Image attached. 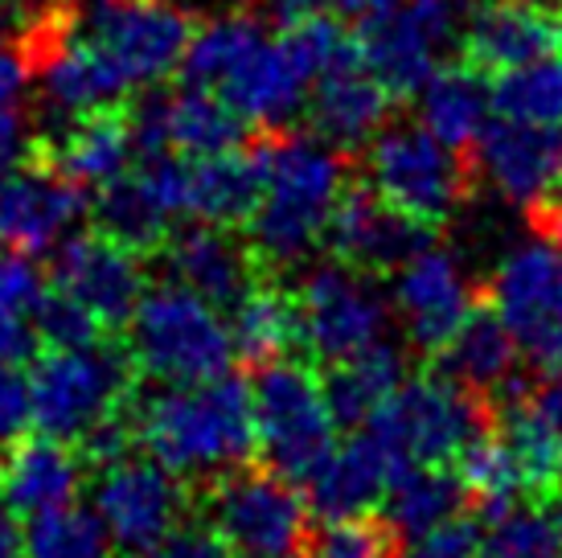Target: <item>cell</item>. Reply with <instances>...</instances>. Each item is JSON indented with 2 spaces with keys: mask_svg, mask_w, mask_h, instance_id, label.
Masks as SVG:
<instances>
[{
  "mask_svg": "<svg viewBox=\"0 0 562 558\" xmlns=\"http://www.w3.org/2000/svg\"><path fill=\"white\" fill-rule=\"evenodd\" d=\"M136 558H238V555L222 543V534L210 522H181L153 550H144Z\"/></svg>",
  "mask_w": 562,
  "mask_h": 558,
  "instance_id": "7bdbcfd3",
  "label": "cell"
},
{
  "mask_svg": "<svg viewBox=\"0 0 562 558\" xmlns=\"http://www.w3.org/2000/svg\"><path fill=\"white\" fill-rule=\"evenodd\" d=\"M132 432L140 448L177 477L214 481L247 465L255 451L250 387L235 373L181 382L132 403Z\"/></svg>",
  "mask_w": 562,
  "mask_h": 558,
  "instance_id": "6da1fadb",
  "label": "cell"
},
{
  "mask_svg": "<svg viewBox=\"0 0 562 558\" xmlns=\"http://www.w3.org/2000/svg\"><path fill=\"white\" fill-rule=\"evenodd\" d=\"M21 546H25V534L16 529L13 510L0 505V558H21Z\"/></svg>",
  "mask_w": 562,
  "mask_h": 558,
  "instance_id": "c3c4849f",
  "label": "cell"
},
{
  "mask_svg": "<svg viewBox=\"0 0 562 558\" xmlns=\"http://www.w3.org/2000/svg\"><path fill=\"white\" fill-rule=\"evenodd\" d=\"M517 349L514 333L505 328L493 304H476V309L464 316V325L456 328L448 345L436 354V370L448 373L452 382H460L464 390L481 394V399H505L514 390L526 387V378L517 370Z\"/></svg>",
  "mask_w": 562,
  "mask_h": 558,
  "instance_id": "d4e9b609",
  "label": "cell"
},
{
  "mask_svg": "<svg viewBox=\"0 0 562 558\" xmlns=\"http://www.w3.org/2000/svg\"><path fill=\"white\" fill-rule=\"evenodd\" d=\"M394 558H481V529L469 517H452L411 538V546L394 550Z\"/></svg>",
  "mask_w": 562,
  "mask_h": 558,
  "instance_id": "60d3db41",
  "label": "cell"
},
{
  "mask_svg": "<svg viewBox=\"0 0 562 558\" xmlns=\"http://www.w3.org/2000/svg\"><path fill=\"white\" fill-rule=\"evenodd\" d=\"M127 354L136 361V373L157 378L165 387H181L231 373L235 342L222 309L172 279L144 292L140 309L132 312Z\"/></svg>",
  "mask_w": 562,
  "mask_h": 558,
  "instance_id": "5b68a950",
  "label": "cell"
},
{
  "mask_svg": "<svg viewBox=\"0 0 562 558\" xmlns=\"http://www.w3.org/2000/svg\"><path fill=\"white\" fill-rule=\"evenodd\" d=\"M472 169L484 172L505 202L530 214L562 186V124L497 115L472 144Z\"/></svg>",
  "mask_w": 562,
  "mask_h": 558,
  "instance_id": "2e32d148",
  "label": "cell"
},
{
  "mask_svg": "<svg viewBox=\"0 0 562 558\" xmlns=\"http://www.w3.org/2000/svg\"><path fill=\"white\" fill-rule=\"evenodd\" d=\"M391 304L406 342L419 354L436 357L456 328L464 325V316L476 309V292H472L464 267L456 264L448 250L423 247L419 255H411L398 267Z\"/></svg>",
  "mask_w": 562,
  "mask_h": 558,
  "instance_id": "ffe728a7",
  "label": "cell"
},
{
  "mask_svg": "<svg viewBox=\"0 0 562 558\" xmlns=\"http://www.w3.org/2000/svg\"><path fill=\"white\" fill-rule=\"evenodd\" d=\"M111 534L94 510L63 505L30 517L21 558H111Z\"/></svg>",
  "mask_w": 562,
  "mask_h": 558,
  "instance_id": "e575fe53",
  "label": "cell"
},
{
  "mask_svg": "<svg viewBox=\"0 0 562 558\" xmlns=\"http://www.w3.org/2000/svg\"><path fill=\"white\" fill-rule=\"evenodd\" d=\"M562 49V16L533 0H481L460 33V63L501 78Z\"/></svg>",
  "mask_w": 562,
  "mask_h": 558,
  "instance_id": "d6986e66",
  "label": "cell"
},
{
  "mask_svg": "<svg viewBox=\"0 0 562 558\" xmlns=\"http://www.w3.org/2000/svg\"><path fill=\"white\" fill-rule=\"evenodd\" d=\"M431 238H436L431 226L398 214L366 181H349L345 186L341 202H337V210H333L325 226V247L333 250V259L361 267L370 276L398 271L411 255L431 247Z\"/></svg>",
  "mask_w": 562,
  "mask_h": 558,
  "instance_id": "ac0fdd59",
  "label": "cell"
},
{
  "mask_svg": "<svg viewBox=\"0 0 562 558\" xmlns=\"http://www.w3.org/2000/svg\"><path fill=\"white\" fill-rule=\"evenodd\" d=\"M37 337L49 349H75V345L99 342L103 325L82 309L75 295H66L63 288H49V295L42 300V309H37Z\"/></svg>",
  "mask_w": 562,
  "mask_h": 558,
  "instance_id": "f35d334b",
  "label": "cell"
},
{
  "mask_svg": "<svg viewBox=\"0 0 562 558\" xmlns=\"http://www.w3.org/2000/svg\"><path fill=\"white\" fill-rule=\"evenodd\" d=\"M267 136V181L263 198L247 217V247L259 267H296L325 243V226L345 186L353 181L341 148H328L316 136L263 132Z\"/></svg>",
  "mask_w": 562,
  "mask_h": 558,
  "instance_id": "7a4b0ae2",
  "label": "cell"
},
{
  "mask_svg": "<svg viewBox=\"0 0 562 558\" xmlns=\"http://www.w3.org/2000/svg\"><path fill=\"white\" fill-rule=\"evenodd\" d=\"M33 427L79 448L82 439L111 418L132 411L136 361L127 345L99 337L75 349H49L30 373Z\"/></svg>",
  "mask_w": 562,
  "mask_h": 558,
  "instance_id": "277c9868",
  "label": "cell"
},
{
  "mask_svg": "<svg viewBox=\"0 0 562 558\" xmlns=\"http://www.w3.org/2000/svg\"><path fill=\"white\" fill-rule=\"evenodd\" d=\"M0 30H4V13H0ZM0 46H4V42H0Z\"/></svg>",
  "mask_w": 562,
  "mask_h": 558,
  "instance_id": "f5cc1de1",
  "label": "cell"
},
{
  "mask_svg": "<svg viewBox=\"0 0 562 558\" xmlns=\"http://www.w3.org/2000/svg\"><path fill=\"white\" fill-rule=\"evenodd\" d=\"M547 522H550V529H554V538H559V546H562V484L547 493Z\"/></svg>",
  "mask_w": 562,
  "mask_h": 558,
  "instance_id": "f907efd6",
  "label": "cell"
},
{
  "mask_svg": "<svg viewBox=\"0 0 562 558\" xmlns=\"http://www.w3.org/2000/svg\"><path fill=\"white\" fill-rule=\"evenodd\" d=\"M488 304L514 333L521 357L542 373L562 370V247L530 238L501 259L488 283Z\"/></svg>",
  "mask_w": 562,
  "mask_h": 558,
  "instance_id": "30bf717a",
  "label": "cell"
},
{
  "mask_svg": "<svg viewBox=\"0 0 562 558\" xmlns=\"http://www.w3.org/2000/svg\"><path fill=\"white\" fill-rule=\"evenodd\" d=\"M247 120L205 87H181L165 94V136L181 156H214L247 144Z\"/></svg>",
  "mask_w": 562,
  "mask_h": 558,
  "instance_id": "f546056e",
  "label": "cell"
},
{
  "mask_svg": "<svg viewBox=\"0 0 562 558\" xmlns=\"http://www.w3.org/2000/svg\"><path fill=\"white\" fill-rule=\"evenodd\" d=\"M394 108H398V99L366 70V63H345L325 70L313 82L304 120L313 127V136L325 140L328 148L358 153L386 127Z\"/></svg>",
  "mask_w": 562,
  "mask_h": 558,
  "instance_id": "7402d4cb",
  "label": "cell"
},
{
  "mask_svg": "<svg viewBox=\"0 0 562 558\" xmlns=\"http://www.w3.org/2000/svg\"><path fill=\"white\" fill-rule=\"evenodd\" d=\"M419 99V120L436 140H443L456 153H469L481 127L488 124V108H493V87L481 70L469 63L439 66L436 75L423 82Z\"/></svg>",
  "mask_w": 562,
  "mask_h": 558,
  "instance_id": "83f0119b",
  "label": "cell"
},
{
  "mask_svg": "<svg viewBox=\"0 0 562 558\" xmlns=\"http://www.w3.org/2000/svg\"><path fill=\"white\" fill-rule=\"evenodd\" d=\"M231 342L235 354L263 366L300 345V304L296 292H283L276 283H255L235 309H231Z\"/></svg>",
  "mask_w": 562,
  "mask_h": 558,
  "instance_id": "4dcf8cb0",
  "label": "cell"
},
{
  "mask_svg": "<svg viewBox=\"0 0 562 558\" xmlns=\"http://www.w3.org/2000/svg\"><path fill=\"white\" fill-rule=\"evenodd\" d=\"M493 111L509 120L562 124V58L533 63L493 82Z\"/></svg>",
  "mask_w": 562,
  "mask_h": 558,
  "instance_id": "d590c367",
  "label": "cell"
},
{
  "mask_svg": "<svg viewBox=\"0 0 562 558\" xmlns=\"http://www.w3.org/2000/svg\"><path fill=\"white\" fill-rule=\"evenodd\" d=\"M533 4H542V9H554V13L562 9V0H533Z\"/></svg>",
  "mask_w": 562,
  "mask_h": 558,
  "instance_id": "816d5d0a",
  "label": "cell"
},
{
  "mask_svg": "<svg viewBox=\"0 0 562 558\" xmlns=\"http://www.w3.org/2000/svg\"><path fill=\"white\" fill-rule=\"evenodd\" d=\"M267 136L214 156H186V217L243 226L263 198Z\"/></svg>",
  "mask_w": 562,
  "mask_h": 558,
  "instance_id": "cb8c5ba5",
  "label": "cell"
},
{
  "mask_svg": "<svg viewBox=\"0 0 562 558\" xmlns=\"http://www.w3.org/2000/svg\"><path fill=\"white\" fill-rule=\"evenodd\" d=\"M49 279L54 288L75 295L103 328H127L132 312L140 309L148 292L140 255L103 231L70 234L66 243H58Z\"/></svg>",
  "mask_w": 562,
  "mask_h": 558,
  "instance_id": "9a60e30c",
  "label": "cell"
},
{
  "mask_svg": "<svg viewBox=\"0 0 562 558\" xmlns=\"http://www.w3.org/2000/svg\"><path fill=\"white\" fill-rule=\"evenodd\" d=\"M82 468H87V460L75 444H63V439L42 432L33 439H16L13 456L0 468L4 505L13 513H25V517L75 505V496L82 489Z\"/></svg>",
  "mask_w": 562,
  "mask_h": 558,
  "instance_id": "484cf974",
  "label": "cell"
},
{
  "mask_svg": "<svg viewBox=\"0 0 562 558\" xmlns=\"http://www.w3.org/2000/svg\"><path fill=\"white\" fill-rule=\"evenodd\" d=\"M386 484H391V460L361 432L345 444H333V451L304 481V496L321 522H333V517H361L378 510Z\"/></svg>",
  "mask_w": 562,
  "mask_h": 558,
  "instance_id": "4316f807",
  "label": "cell"
},
{
  "mask_svg": "<svg viewBox=\"0 0 562 558\" xmlns=\"http://www.w3.org/2000/svg\"><path fill=\"white\" fill-rule=\"evenodd\" d=\"M456 472H460V481L469 489V505L476 510L481 522H497V517L517 510L521 496H530L514 451L505 448L501 435L484 432L476 444H469V448L460 451V460H456Z\"/></svg>",
  "mask_w": 562,
  "mask_h": 558,
  "instance_id": "d6a6232c",
  "label": "cell"
},
{
  "mask_svg": "<svg viewBox=\"0 0 562 558\" xmlns=\"http://www.w3.org/2000/svg\"><path fill=\"white\" fill-rule=\"evenodd\" d=\"M33 427L30 373L0 357V444H16Z\"/></svg>",
  "mask_w": 562,
  "mask_h": 558,
  "instance_id": "b9f144b4",
  "label": "cell"
},
{
  "mask_svg": "<svg viewBox=\"0 0 562 558\" xmlns=\"http://www.w3.org/2000/svg\"><path fill=\"white\" fill-rule=\"evenodd\" d=\"M472 156L448 148L427 127H382L366 144V186L398 214L439 231L472 193Z\"/></svg>",
  "mask_w": 562,
  "mask_h": 558,
  "instance_id": "52a82bcc",
  "label": "cell"
},
{
  "mask_svg": "<svg viewBox=\"0 0 562 558\" xmlns=\"http://www.w3.org/2000/svg\"><path fill=\"white\" fill-rule=\"evenodd\" d=\"M91 501L99 522L108 526L111 543L124 555H144L186 522L189 493L181 477L160 460L115 456L99 465L91 484Z\"/></svg>",
  "mask_w": 562,
  "mask_h": 558,
  "instance_id": "4fadbf2b",
  "label": "cell"
},
{
  "mask_svg": "<svg viewBox=\"0 0 562 558\" xmlns=\"http://www.w3.org/2000/svg\"><path fill=\"white\" fill-rule=\"evenodd\" d=\"M530 222H533V231L542 234V238H550V243H559V247H562V186L554 189L542 205H533Z\"/></svg>",
  "mask_w": 562,
  "mask_h": 558,
  "instance_id": "7dc6e473",
  "label": "cell"
},
{
  "mask_svg": "<svg viewBox=\"0 0 562 558\" xmlns=\"http://www.w3.org/2000/svg\"><path fill=\"white\" fill-rule=\"evenodd\" d=\"M464 505H469V489L456 465H415L391 477L382 496V522L398 538H419L427 529L460 517Z\"/></svg>",
  "mask_w": 562,
  "mask_h": 558,
  "instance_id": "f1b7e54d",
  "label": "cell"
},
{
  "mask_svg": "<svg viewBox=\"0 0 562 558\" xmlns=\"http://www.w3.org/2000/svg\"><path fill=\"white\" fill-rule=\"evenodd\" d=\"M452 0H394L386 9L361 16V25L353 33H358V49L366 70L398 103H406L443 66L439 54L452 42Z\"/></svg>",
  "mask_w": 562,
  "mask_h": 558,
  "instance_id": "8fae6325",
  "label": "cell"
},
{
  "mask_svg": "<svg viewBox=\"0 0 562 558\" xmlns=\"http://www.w3.org/2000/svg\"><path fill=\"white\" fill-rule=\"evenodd\" d=\"M42 354V337L30 316H13V312H0V357L25 366Z\"/></svg>",
  "mask_w": 562,
  "mask_h": 558,
  "instance_id": "ee69618b",
  "label": "cell"
},
{
  "mask_svg": "<svg viewBox=\"0 0 562 558\" xmlns=\"http://www.w3.org/2000/svg\"><path fill=\"white\" fill-rule=\"evenodd\" d=\"M0 468H4V465H0Z\"/></svg>",
  "mask_w": 562,
  "mask_h": 558,
  "instance_id": "9f6ffc18",
  "label": "cell"
},
{
  "mask_svg": "<svg viewBox=\"0 0 562 558\" xmlns=\"http://www.w3.org/2000/svg\"><path fill=\"white\" fill-rule=\"evenodd\" d=\"M325 4L341 16H370V13H378V9L394 4V0H325Z\"/></svg>",
  "mask_w": 562,
  "mask_h": 558,
  "instance_id": "681fc988",
  "label": "cell"
},
{
  "mask_svg": "<svg viewBox=\"0 0 562 558\" xmlns=\"http://www.w3.org/2000/svg\"><path fill=\"white\" fill-rule=\"evenodd\" d=\"M157 255L169 259V271L177 283L193 288L222 312L235 309L238 300L263 279L255 250L247 243H238L235 234H226V226H214V222H198L181 234H169V243Z\"/></svg>",
  "mask_w": 562,
  "mask_h": 558,
  "instance_id": "603a6c76",
  "label": "cell"
},
{
  "mask_svg": "<svg viewBox=\"0 0 562 558\" xmlns=\"http://www.w3.org/2000/svg\"><path fill=\"white\" fill-rule=\"evenodd\" d=\"M259 42H263V25L250 21V16H218V21L198 25L186 46V58H181L186 87L214 91Z\"/></svg>",
  "mask_w": 562,
  "mask_h": 558,
  "instance_id": "836d02e7",
  "label": "cell"
},
{
  "mask_svg": "<svg viewBox=\"0 0 562 558\" xmlns=\"http://www.w3.org/2000/svg\"><path fill=\"white\" fill-rule=\"evenodd\" d=\"M300 345L321 366H341L391 345L394 304L378 288V276L341 259L313 267L296 292Z\"/></svg>",
  "mask_w": 562,
  "mask_h": 558,
  "instance_id": "ba28073f",
  "label": "cell"
},
{
  "mask_svg": "<svg viewBox=\"0 0 562 558\" xmlns=\"http://www.w3.org/2000/svg\"><path fill=\"white\" fill-rule=\"evenodd\" d=\"M526 399H530V406L538 411V418L547 423L550 432L559 435L562 444V370L559 373H547L542 382H526Z\"/></svg>",
  "mask_w": 562,
  "mask_h": 558,
  "instance_id": "bcb514c9",
  "label": "cell"
},
{
  "mask_svg": "<svg viewBox=\"0 0 562 558\" xmlns=\"http://www.w3.org/2000/svg\"><path fill=\"white\" fill-rule=\"evenodd\" d=\"M361 427L391 460L394 477L415 465H456L460 451L493 432V406L448 373L431 370L403 378Z\"/></svg>",
  "mask_w": 562,
  "mask_h": 558,
  "instance_id": "3957f363",
  "label": "cell"
},
{
  "mask_svg": "<svg viewBox=\"0 0 562 558\" xmlns=\"http://www.w3.org/2000/svg\"><path fill=\"white\" fill-rule=\"evenodd\" d=\"M132 156H136L132 103H108V108L79 111L49 132H30L25 160L87 189L124 177Z\"/></svg>",
  "mask_w": 562,
  "mask_h": 558,
  "instance_id": "e0dca14e",
  "label": "cell"
},
{
  "mask_svg": "<svg viewBox=\"0 0 562 558\" xmlns=\"http://www.w3.org/2000/svg\"><path fill=\"white\" fill-rule=\"evenodd\" d=\"M79 30L94 42L127 87H157L181 66L193 37V16L172 0H115L99 4Z\"/></svg>",
  "mask_w": 562,
  "mask_h": 558,
  "instance_id": "7c38bea8",
  "label": "cell"
},
{
  "mask_svg": "<svg viewBox=\"0 0 562 558\" xmlns=\"http://www.w3.org/2000/svg\"><path fill=\"white\" fill-rule=\"evenodd\" d=\"M30 156V132L16 115V103H0V177L25 165Z\"/></svg>",
  "mask_w": 562,
  "mask_h": 558,
  "instance_id": "f6af8a7d",
  "label": "cell"
},
{
  "mask_svg": "<svg viewBox=\"0 0 562 558\" xmlns=\"http://www.w3.org/2000/svg\"><path fill=\"white\" fill-rule=\"evenodd\" d=\"M488 538H481V558H562V546L550 529L547 513L514 510L488 522Z\"/></svg>",
  "mask_w": 562,
  "mask_h": 558,
  "instance_id": "74e56055",
  "label": "cell"
},
{
  "mask_svg": "<svg viewBox=\"0 0 562 558\" xmlns=\"http://www.w3.org/2000/svg\"><path fill=\"white\" fill-rule=\"evenodd\" d=\"M292 558H296V555H292Z\"/></svg>",
  "mask_w": 562,
  "mask_h": 558,
  "instance_id": "6f0895ef",
  "label": "cell"
},
{
  "mask_svg": "<svg viewBox=\"0 0 562 558\" xmlns=\"http://www.w3.org/2000/svg\"><path fill=\"white\" fill-rule=\"evenodd\" d=\"M255 448L280 477L304 484L337 444V418L328 411L325 382L304 361H263L250 382Z\"/></svg>",
  "mask_w": 562,
  "mask_h": 558,
  "instance_id": "8992f818",
  "label": "cell"
},
{
  "mask_svg": "<svg viewBox=\"0 0 562 558\" xmlns=\"http://www.w3.org/2000/svg\"><path fill=\"white\" fill-rule=\"evenodd\" d=\"M177 217H186V156H144L136 169L99 186L94 198V231L111 234L136 255H157Z\"/></svg>",
  "mask_w": 562,
  "mask_h": 558,
  "instance_id": "5bb4252c",
  "label": "cell"
},
{
  "mask_svg": "<svg viewBox=\"0 0 562 558\" xmlns=\"http://www.w3.org/2000/svg\"><path fill=\"white\" fill-rule=\"evenodd\" d=\"M321 382H325V399L333 418L345 423V427H361L378 411V403L403 382V345L391 342L374 349V354L341 361V366H328Z\"/></svg>",
  "mask_w": 562,
  "mask_h": 558,
  "instance_id": "1f68e13d",
  "label": "cell"
},
{
  "mask_svg": "<svg viewBox=\"0 0 562 558\" xmlns=\"http://www.w3.org/2000/svg\"><path fill=\"white\" fill-rule=\"evenodd\" d=\"M94 4H115V0H94Z\"/></svg>",
  "mask_w": 562,
  "mask_h": 558,
  "instance_id": "db71d44e",
  "label": "cell"
},
{
  "mask_svg": "<svg viewBox=\"0 0 562 558\" xmlns=\"http://www.w3.org/2000/svg\"><path fill=\"white\" fill-rule=\"evenodd\" d=\"M49 276L37 267V255L25 250H9L0 255V312H13V316H30L37 325V309L49 295Z\"/></svg>",
  "mask_w": 562,
  "mask_h": 558,
  "instance_id": "ab89813d",
  "label": "cell"
},
{
  "mask_svg": "<svg viewBox=\"0 0 562 558\" xmlns=\"http://www.w3.org/2000/svg\"><path fill=\"white\" fill-rule=\"evenodd\" d=\"M308 496L276 468L238 465L205 489V517L238 558H292L308 546Z\"/></svg>",
  "mask_w": 562,
  "mask_h": 558,
  "instance_id": "9c48e42d",
  "label": "cell"
},
{
  "mask_svg": "<svg viewBox=\"0 0 562 558\" xmlns=\"http://www.w3.org/2000/svg\"><path fill=\"white\" fill-rule=\"evenodd\" d=\"M559 16H562V9H559Z\"/></svg>",
  "mask_w": 562,
  "mask_h": 558,
  "instance_id": "11a10c76",
  "label": "cell"
},
{
  "mask_svg": "<svg viewBox=\"0 0 562 558\" xmlns=\"http://www.w3.org/2000/svg\"><path fill=\"white\" fill-rule=\"evenodd\" d=\"M394 534L386 522L361 517H333L321 529L308 534V555L313 558H394Z\"/></svg>",
  "mask_w": 562,
  "mask_h": 558,
  "instance_id": "8d00e7d4",
  "label": "cell"
},
{
  "mask_svg": "<svg viewBox=\"0 0 562 558\" xmlns=\"http://www.w3.org/2000/svg\"><path fill=\"white\" fill-rule=\"evenodd\" d=\"M87 205L91 202L82 186L25 160L21 169L0 177V243L9 250L42 255L63 243Z\"/></svg>",
  "mask_w": 562,
  "mask_h": 558,
  "instance_id": "44dd1931",
  "label": "cell"
}]
</instances>
